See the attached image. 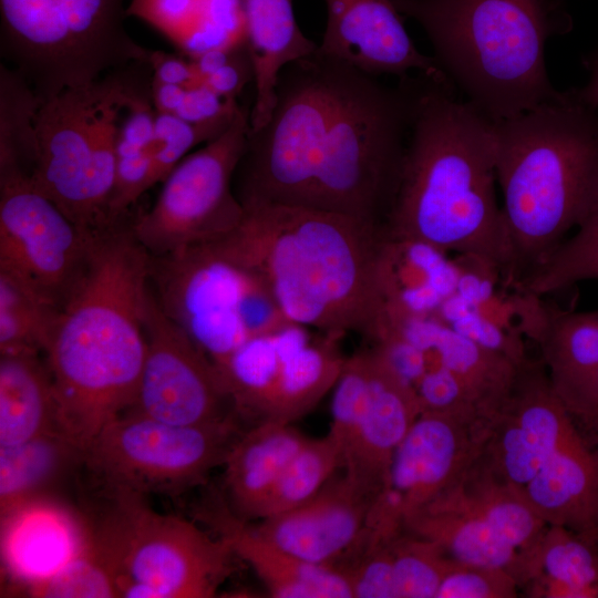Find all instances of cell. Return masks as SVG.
I'll return each instance as SVG.
<instances>
[{
	"instance_id": "16",
	"label": "cell",
	"mask_w": 598,
	"mask_h": 598,
	"mask_svg": "<svg viewBox=\"0 0 598 598\" xmlns=\"http://www.w3.org/2000/svg\"><path fill=\"white\" fill-rule=\"evenodd\" d=\"M144 327L145 360L130 410L175 425H202L237 415L215 364L163 312L150 283Z\"/></svg>"
},
{
	"instance_id": "30",
	"label": "cell",
	"mask_w": 598,
	"mask_h": 598,
	"mask_svg": "<svg viewBox=\"0 0 598 598\" xmlns=\"http://www.w3.org/2000/svg\"><path fill=\"white\" fill-rule=\"evenodd\" d=\"M59 432L52 378L40 354L0 355V447Z\"/></svg>"
},
{
	"instance_id": "35",
	"label": "cell",
	"mask_w": 598,
	"mask_h": 598,
	"mask_svg": "<svg viewBox=\"0 0 598 598\" xmlns=\"http://www.w3.org/2000/svg\"><path fill=\"white\" fill-rule=\"evenodd\" d=\"M59 311L12 278L0 274V355H43Z\"/></svg>"
},
{
	"instance_id": "50",
	"label": "cell",
	"mask_w": 598,
	"mask_h": 598,
	"mask_svg": "<svg viewBox=\"0 0 598 598\" xmlns=\"http://www.w3.org/2000/svg\"><path fill=\"white\" fill-rule=\"evenodd\" d=\"M188 86L167 84L152 79L151 96L156 112L176 114Z\"/></svg>"
},
{
	"instance_id": "5",
	"label": "cell",
	"mask_w": 598,
	"mask_h": 598,
	"mask_svg": "<svg viewBox=\"0 0 598 598\" xmlns=\"http://www.w3.org/2000/svg\"><path fill=\"white\" fill-rule=\"evenodd\" d=\"M598 110L576 89L493 122L495 171L516 287L577 227L598 186Z\"/></svg>"
},
{
	"instance_id": "17",
	"label": "cell",
	"mask_w": 598,
	"mask_h": 598,
	"mask_svg": "<svg viewBox=\"0 0 598 598\" xmlns=\"http://www.w3.org/2000/svg\"><path fill=\"white\" fill-rule=\"evenodd\" d=\"M575 423L543 361L526 358L518 364L508 399L491 423L477 462L522 492Z\"/></svg>"
},
{
	"instance_id": "38",
	"label": "cell",
	"mask_w": 598,
	"mask_h": 598,
	"mask_svg": "<svg viewBox=\"0 0 598 598\" xmlns=\"http://www.w3.org/2000/svg\"><path fill=\"white\" fill-rule=\"evenodd\" d=\"M27 594L58 598L118 597L112 575L91 545V536L87 546L76 558Z\"/></svg>"
},
{
	"instance_id": "10",
	"label": "cell",
	"mask_w": 598,
	"mask_h": 598,
	"mask_svg": "<svg viewBox=\"0 0 598 598\" xmlns=\"http://www.w3.org/2000/svg\"><path fill=\"white\" fill-rule=\"evenodd\" d=\"M148 283L163 312L215 365L289 322L225 238L150 256Z\"/></svg>"
},
{
	"instance_id": "31",
	"label": "cell",
	"mask_w": 598,
	"mask_h": 598,
	"mask_svg": "<svg viewBox=\"0 0 598 598\" xmlns=\"http://www.w3.org/2000/svg\"><path fill=\"white\" fill-rule=\"evenodd\" d=\"M82 452L59 432L0 447L1 514L28 501L53 496V488L81 468Z\"/></svg>"
},
{
	"instance_id": "48",
	"label": "cell",
	"mask_w": 598,
	"mask_h": 598,
	"mask_svg": "<svg viewBox=\"0 0 598 598\" xmlns=\"http://www.w3.org/2000/svg\"><path fill=\"white\" fill-rule=\"evenodd\" d=\"M147 62L152 69V79L155 81L182 86L200 82L192 61L164 51L150 50Z\"/></svg>"
},
{
	"instance_id": "8",
	"label": "cell",
	"mask_w": 598,
	"mask_h": 598,
	"mask_svg": "<svg viewBox=\"0 0 598 598\" xmlns=\"http://www.w3.org/2000/svg\"><path fill=\"white\" fill-rule=\"evenodd\" d=\"M91 545L118 597L209 598L233 571L235 554L194 523L155 512L132 492L101 494Z\"/></svg>"
},
{
	"instance_id": "40",
	"label": "cell",
	"mask_w": 598,
	"mask_h": 598,
	"mask_svg": "<svg viewBox=\"0 0 598 598\" xmlns=\"http://www.w3.org/2000/svg\"><path fill=\"white\" fill-rule=\"evenodd\" d=\"M518 589L517 580L504 569L456 563L435 598H516Z\"/></svg>"
},
{
	"instance_id": "22",
	"label": "cell",
	"mask_w": 598,
	"mask_h": 598,
	"mask_svg": "<svg viewBox=\"0 0 598 598\" xmlns=\"http://www.w3.org/2000/svg\"><path fill=\"white\" fill-rule=\"evenodd\" d=\"M196 516L245 560L276 598H352L347 573L299 559L259 536L225 501L200 506Z\"/></svg>"
},
{
	"instance_id": "49",
	"label": "cell",
	"mask_w": 598,
	"mask_h": 598,
	"mask_svg": "<svg viewBox=\"0 0 598 598\" xmlns=\"http://www.w3.org/2000/svg\"><path fill=\"white\" fill-rule=\"evenodd\" d=\"M240 43L241 42H236L229 45L212 48L193 56L192 63L199 81H204L207 76L225 65L231 59Z\"/></svg>"
},
{
	"instance_id": "15",
	"label": "cell",
	"mask_w": 598,
	"mask_h": 598,
	"mask_svg": "<svg viewBox=\"0 0 598 598\" xmlns=\"http://www.w3.org/2000/svg\"><path fill=\"white\" fill-rule=\"evenodd\" d=\"M491 420L421 412L398 446L373 499L367 540L388 542L404 522L454 485L481 454Z\"/></svg>"
},
{
	"instance_id": "32",
	"label": "cell",
	"mask_w": 598,
	"mask_h": 598,
	"mask_svg": "<svg viewBox=\"0 0 598 598\" xmlns=\"http://www.w3.org/2000/svg\"><path fill=\"white\" fill-rule=\"evenodd\" d=\"M432 502L457 506L478 516L522 551L528 550L547 527L522 492L494 477L477 458L454 485Z\"/></svg>"
},
{
	"instance_id": "4",
	"label": "cell",
	"mask_w": 598,
	"mask_h": 598,
	"mask_svg": "<svg viewBox=\"0 0 598 598\" xmlns=\"http://www.w3.org/2000/svg\"><path fill=\"white\" fill-rule=\"evenodd\" d=\"M243 205L240 225L224 238L259 275L282 316L374 339L385 318L378 282L382 226L309 207Z\"/></svg>"
},
{
	"instance_id": "19",
	"label": "cell",
	"mask_w": 598,
	"mask_h": 598,
	"mask_svg": "<svg viewBox=\"0 0 598 598\" xmlns=\"http://www.w3.org/2000/svg\"><path fill=\"white\" fill-rule=\"evenodd\" d=\"M324 2L328 19L319 52L374 76L391 74L403 79L416 70L452 84L435 58L416 49L391 0Z\"/></svg>"
},
{
	"instance_id": "37",
	"label": "cell",
	"mask_w": 598,
	"mask_h": 598,
	"mask_svg": "<svg viewBox=\"0 0 598 598\" xmlns=\"http://www.w3.org/2000/svg\"><path fill=\"white\" fill-rule=\"evenodd\" d=\"M395 598H435L457 563L436 543L403 529L391 539Z\"/></svg>"
},
{
	"instance_id": "39",
	"label": "cell",
	"mask_w": 598,
	"mask_h": 598,
	"mask_svg": "<svg viewBox=\"0 0 598 598\" xmlns=\"http://www.w3.org/2000/svg\"><path fill=\"white\" fill-rule=\"evenodd\" d=\"M229 125L190 124L175 114L156 112L155 136L151 146L155 184L162 183L189 150L219 136Z\"/></svg>"
},
{
	"instance_id": "20",
	"label": "cell",
	"mask_w": 598,
	"mask_h": 598,
	"mask_svg": "<svg viewBox=\"0 0 598 598\" xmlns=\"http://www.w3.org/2000/svg\"><path fill=\"white\" fill-rule=\"evenodd\" d=\"M90 536V522L54 496L1 514V560L10 586L27 594L76 558Z\"/></svg>"
},
{
	"instance_id": "2",
	"label": "cell",
	"mask_w": 598,
	"mask_h": 598,
	"mask_svg": "<svg viewBox=\"0 0 598 598\" xmlns=\"http://www.w3.org/2000/svg\"><path fill=\"white\" fill-rule=\"evenodd\" d=\"M496 182L493 121L457 101L453 85L420 73L383 233L442 255L455 252L507 282L512 249Z\"/></svg>"
},
{
	"instance_id": "11",
	"label": "cell",
	"mask_w": 598,
	"mask_h": 598,
	"mask_svg": "<svg viewBox=\"0 0 598 598\" xmlns=\"http://www.w3.org/2000/svg\"><path fill=\"white\" fill-rule=\"evenodd\" d=\"M238 415L175 425L128 410L107 423L82 452L81 468L100 494L175 495L202 484L223 465L248 429Z\"/></svg>"
},
{
	"instance_id": "21",
	"label": "cell",
	"mask_w": 598,
	"mask_h": 598,
	"mask_svg": "<svg viewBox=\"0 0 598 598\" xmlns=\"http://www.w3.org/2000/svg\"><path fill=\"white\" fill-rule=\"evenodd\" d=\"M371 385L364 414L344 454V475L372 499L385 482L393 455L421 413L414 389L372 347Z\"/></svg>"
},
{
	"instance_id": "18",
	"label": "cell",
	"mask_w": 598,
	"mask_h": 598,
	"mask_svg": "<svg viewBox=\"0 0 598 598\" xmlns=\"http://www.w3.org/2000/svg\"><path fill=\"white\" fill-rule=\"evenodd\" d=\"M372 501L343 473L305 504L250 525L259 536L299 559L340 568L363 545Z\"/></svg>"
},
{
	"instance_id": "46",
	"label": "cell",
	"mask_w": 598,
	"mask_h": 598,
	"mask_svg": "<svg viewBox=\"0 0 598 598\" xmlns=\"http://www.w3.org/2000/svg\"><path fill=\"white\" fill-rule=\"evenodd\" d=\"M252 80V66L244 41L225 65L202 82L221 97L237 101L246 84Z\"/></svg>"
},
{
	"instance_id": "13",
	"label": "cell",
	"mask_w": 598,
	"mask_h": 598,
	"mask_svg": "<svg viewBox=\"0 0 598 598\" xmlns=\"http://www.w3.org/2000/svg\"><path fill=\"white\" fill-rule=\"evenodd\" d=\"M251 104H240L219 136L185 156L162 182L154 204L130 228L150 256L217 240L241 223L245 208L233 182L246 152Z\"/></svg>"
},
{
	"instance_id": "42",
	"label": "cell",
	"mask_w": 598,
	"mask_h": 598,
	"mask_svg": "<svg viewBox=\"0 0 598 598\" xmlns=\"http://www.w3.org/2000/svg\"><path fill=\"white\" fill-rule=\"evenodd\" d=\"M342 569L352 598H395L391 540L362 548Z\"/></svg>"
},
{
	"instance_id": "45",
	"label": "cell",
	"mask_w": 598,
	"mask_h": 598,
	"mask_svg": "<svg viewBox=\"0 0 598 598\" xmlns=\"http://www.w3.org/2000/svg\"><path fill=\"white\" fill-rule=\"evenodd\" d=\"M448 326L481 346L507 355L515 362L519 363L527 358L517 332H507L478 315L468 313Z\"/></svg>"
},
{
	"instance_id": "28",
	"label": "cell",
	"mask_w": 598,
	"mask_h": 598,
	"mask_svg": "<svg viewBox=\"0 0 598 598\" xmlns=\"http://www.w3.org/2000/svg\"><path fill=\"white\" fill-rule=\"evenodd\" d=\"M403 529L436 543L453 560L508 571L519 588L527 569L522 550L478 516L457 506L432 502L409 517Z\"/></svg>"
},
{
	"instance_id": "25",
	"label": "cell",
	"mask_w": 598,
	"mask_h": 598,
	"mask_svg": "<svg viewBox=\"0 0 598 598\" xmlns=\"http://www.w3.org/2000/svg\"><path fill=\"white\" fill-rule=\"evenodd\" d=\"M512 308L518 330L538 346L559 398L598 364V311L561 310L522 291L513 298Z\"/></svg>"
},
{
	"instance_id": "7",
	"label": "cell",
	"mask_w": 598,
	"mask_h": 598,
	"mask_svg": "<svg viewBox=\"0 0 598 598\" xmlns=\"http://www.w3.org/2000/svg\"><path fill=\"white\" fill-rule=\"evenodd\" d=\"M151 84L148 62H135L65 89L39 107L31 181L90 235L115 227L110 203L117 132L128 107L151 95Z\"/></svg>"
},
{
	"instance_id": "44",
	"label": "cell",
	"mask_w": 598,
	"mask_h": 598,
	"mask_svg": "<svg viewBox=\"0 0 598 598\" xmlns=\"http://www.w3.org/2000/svg\"><path fill=\"white\" fill-rule=\"evenodd\" d=\"M156 111L152 96L143 97L125 112L116 137V158L151 148L155 136Z\"/></svg>"
},
{
	"instance_id": "26",
	"label": "cell",
	"mask_w": 598,
	"mask_h": 598,
	"mask_svg": "<svg viewBox=\"0 0 598 598\" xmlns=\"http://www.w3.org/2000/svg\"><path fill=\"white\" fill-rule=\"evenodd\" d=\"M245 44L254 73L250 130L265 126L277 100L281 71L313 54L318 45L297 23L292 0H240Z\"/></svg>"
},
{
	"instance_id": "6",
	"label": "cell",
	"mask_w": 598,
	"mask_h": 598,
	"mask_svg": "<svg viewBox=\"0 0 598 598\" xmlns=\"http://www.w3.org/2000/svg\"><path fill=\"white\" fill-rule=\"evenodd\" d=\"M426 32L451 83L493 122L558 99L545 44L570 30L563 0H391Z\"/></svg>"
},
{
	"instance_id": "29",
	"label": "cell",
	"mask_w": 598,
	"mask_h": 598,
	"mask_svg": "<svg viewBox=\"0 0 598 598\" xmlns=\"http://www.w3.org/2000/svg\"><path fill=\"white\" fill-rule=\"evenodd\" d=\"M523 553L527 597L598 598V546L589 533L547 525Z\"/></svg>"
},
{
	"instance_id": "47",
	"label": "cell",
	"mask_w": 598,
	"mask_h": 598,
	"mask_svg": "<svg viewBox=\"0 0 598 598\" xmlns=\"http://www.w3.org/2000/svg\"><path fill=\"white\" fill-rule=\"evenodd\" d=\"M560 399L576 421L598 431V364Z\"/></svg>"
},
{
	"instance_id": "12",
	"label": "cell",
	"mask_w": 598,
	"mask_h": 598,
	"mask_svg": "<svg viewBox=\"0 0 598 598\" xmlns=\"http://www.w3.org/2000/svg\"><path fill=\"white\" fill-rule=\"evenodd\" d=\"M343 337L287 322L256 336L215 365L245 423H292L333 389Z\"/></svg>"
},
{
	"instance_id": "43",
	"label": "cell",
	"mask_w": 598,
	"mask_h": 598,
	"mask_svg": "<svg viewBox=\"0 0 598 598\" xmlns=\"http://www.w3.org/2000/svg\"><path fill=\"white\" fill-rule=\"evenodd\" d=\"M239 106L238 101L221 97L200 81L187 87L175 115L190 124H229Z\"/></svg>"
},
{
	"instance_id": "27",
	"label": "cell",
	"mask_w": 598,
	"mask_h": 598,
	"mask_svg": "<svg viewBox=\"0 0 598 598\" xmlns=\"http://www.w3.org/2000/svg\"><path fill=\"white\" fill-rule=\"evenodd\" d=\"M291 423L265 421L249 426L229 451L224 466L225 503L244 520H257L283 470L303 445Z\"/></svg>"
},
{
	"instance_id": "41",
	"label": "cell",
	"mask_w": 598,
	"mask_h": 598,
	"mask_svg": "<svg viewBox=\"0 0 598 598\" xmlns=\"http://www.w3.org/2000/svg\"><path fill=\"white\" fill-rule=\"evenodd\" d=\"M414 391L421 412L487 419L455 374L439 363L426 370Z\"/></svg>"
},
{
	"instance_id": "36",
	"label": "cell",
	"mask_w": 598,
	"mask_h": 598,
	"mask_svg": "<svg viewBox=\"0 0 598 598\" xmlns=\"http://www.w3.org/2000/svg\"><path fill=\"white\" fill-rule=\"evenodd\" d=\"M338 468H343L342 455L328 434L322 439H307L283 470L258 519L305 504L324 487Z\"/></svg>"
},
{
	"instance_id": "14",
	"label": "cell",
	"mask_w": 598,
	"mask_h": 598,
	"mask_svg": "<svg viewBox=\"0 0 598 598\" xmlns=\"http://www.w3.org/2000/svg\"><path fill=\"white\" fill-rule=\"evenodd\" d=\"M96 236L78 227L29 174L0 171V274L60 309L82 277Z\"/></svg>"
},
{
	"instance_id": "33",
	"label": "cell",
	"mask_w": 598,
	"mask_h": 598,
	"mask_svg": "<svg viewBox=\"0 0 598 598\" xmlns=\"http://www.w3.org/2000/svg\"><path fill=\"white\" fill-rule=\"evenodd\" d=\"M589 279H598V186L576 234L515 289L543 297Z\"/></svg>"
},
{
	"instance_id": "34",
	"label": "cell",
	"mask_w": 598,
	"mask_h": 598,
	"mask_svg": "<svg viewBox=\"0 0 598 598\" xmlns=\"http://www.w3.org/2000/svg\"><path fill=\"white\" fill-rule=\"evenodd\" d=\"M41 101L16 70L0 65V171L31 176L37 159L35 118Z\"/></svg>"
},
{
	"instance_id": "3",
	"label": "cell",
	"mask_w": 598,
	"mask_h": 598,
	"mask_svg": "<svg viewBox=\"0 0 598 598\" xmlns=\"http://www.w3.org/2000/svg\"><path fill=\"white\" fill-rule=\"evenodd\" d=\"M148 262L130 225L97 235L60 308L43 358L60 431L81 450L135 403L146 353Z\"/></svg>"
},
{
	"instance_id": "52",
	"label": "cell",
	"mask_w": 598,
	"mask_h": 598,
	"mask_svg": "<svg viewBox=\"0 0 598 598\" xmlns=\"http://www.w3.org/2000/svg\"><path fill=\"white\" fill-rule=\"evenodd\" d=\"M587 533L590 534V536L592 537V539L595 540V543L598 546V505H597V508H596V512H595V515H594L591 527Z\"/></svg>"
},
{
	"instance_id": "51",
	"label": "cell",
	"mask_w": 598,
	"mask_h": 598,
	"mask_svg": "<svg viewBox=\"0 0 598 598\" xmlns=\"http://www.w3.org/2000/svg\"><path fill=\"white\" fill-rule=\"evenodd\" d=\"M585 65L589 72L588 83L576 91L582 101L598 110V49L585 59Z\"/></svg>"
},
{
	"instance_id": "23",
	"label": "cell",
	"mask_w": 598,
	"mask_h": 598,
	"mask_svg": "<svg viewBox=\"0 0 598 598\" xmlns=\"http://www.w3.org/2000/svg\"><path fill=\"white\" fill-rule=\"evenodd\" d=\"M391 332L455 374L484 416L493 420L501 411L520 362L481 346L431 315L401 318Z\"/></svg>"
},
{
	"instance_id": "1",
	"label": "cell",
	"mask_w": 598,
	"mask_h": 598,
	"mask_svg": "<svg viewBox=\"0 0 598 598\" xmlns=\"http://www.w3.org/2000/svg\"><path fill=\"white\" fill-rule=\"evenodd\" d=\"M417 78L389 86L317 51L288 64L268 123L249 132L241 202L277 203L382 226L406 148Z\"/></svg>"
},
{
	"instance_id": "9",
	"label": "cell",
	"mask_w": 598,
	"mask_h": 598,
	"mask_svg": "<svg viewBox=\"0 0 598 598\" xmlns=\"http://www.w3.org/2000/svg\"><path fill=\"white\" fill-rule=\"evenodd\" d=\"M125 0H0V49L41 103L105 73L147 62L127 32Z\"/></svg>"
},
{
	"instance_id": "24",
	"label": "cell",
	"mask_w": 598,
	"mask_h": 598,
	"mask_svg": "<svg viewBox=\"0 0 598 598\" xmlns=\"http://www.w3.org/2000/svg\"><path fill=\"white\" fill-rule=\"evenodd\" d=\"M522 494L547 525L588 532L598 505V447L575 423Z\"/></svg>"
}]
</instances>
